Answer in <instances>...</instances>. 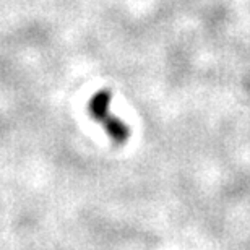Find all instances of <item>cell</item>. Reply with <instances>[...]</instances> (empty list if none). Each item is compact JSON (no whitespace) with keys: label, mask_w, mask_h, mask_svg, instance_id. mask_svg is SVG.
<instances>
[{"label":"cell","mask_w":250,"mask_h":250,"mask_svg":"<svg viewBox=\"0 0 250 250\" xmlns=\"http://www.w3.org/2000/svg\"><path fill=\"white\" fill-rule=\"evenodd\" d=\"M109 106H111V91L109 89H99L94 93L88 103V112L93 121L101 124L109 114Z\"/></svg>","instance_id":"1"},{"label":"cell","mask_w":250,"mask_h":250,"mask_svg":"<svg viewBox=\"0 0 250 250\" xmlns=\"http://www.w3.org/2000/svg\"><path fill=\"white\" fill-rule=\"evenodd\" d=\"M101 125H103L104 132L109 135V138L117 145H124L130 137L128 125L124 121H121L119 117L112 116V114H109V116L101 122Z\"/></svg>","instance_id":"2"}]
</instances>
